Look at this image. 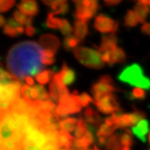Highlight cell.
Instances as JSON below:
<instances>
[{"label": "cell", "mask_w": 150, "mask_h": 150, "mask_svg": "<svg viewBox=\"0 0 150 150\" xmlns=\"http://www.w3.org/2000/svg\"><path fill=\"white\" fill-rule=\"evenodd\" d=\"M17 7L22 13L28 16L34 17L38 13V5L36 0H20Z\"/></svg>", "instance_id": "obj_12"}, {"label": "cell", "mask_w": 150, "mask_h": 150, "mask_svg": "<svg viewBox=\"0 0 150 150\" xmlns=\"http://www.w3.org/2000/svg\"><path fill=\"white\" fill-rule=\"evenodd\" d=\"M3 32H4V34H6V35H8V36H9V37L11 38L17 37V36L18 35V33L17 32L16 29H15L14 28L11 27L9 25H8V24H6L5 26L4 27Z\"/></svg>", "instance_id": "obj_35"}, {"label": "cell", "mask_w": 150, "mask_h": 150, "mask_svg": "<svg viewBox=\"0 0 150 150\" xmlns=\"http://www.w3.org/2000/svg\"><path fill=\"white\" fill-rule=\"evenodd\" d=\"M59 76L62 83L66 87L73 84L76 80V73L74 70L69 68L66 64H64L62 66Z\"/></svg>", "instance_id": "obj_13"}, {"label": "cell", "mask_w": 150, "mask_h": 150, "mask_svg": "<svg viewBox=\"0 0 150 150\" xmlns=\"http://www.w3.org/2000/svg\"><path fill=\"white\" fill-rule=\"evenodd\" d=\"M21 81L18 80L13 83L6 86H0V103L1 112L7 111L18 97L20 96L22 88Z\"/></svg>", "instance_id": "obj_4"}, {"label": "cell", "mask_w": 150, "mask_h": 150, "mask_svg": "<svg viewBox=\"0 0 150 150\" xmlns=\"http://www.w3.org/2000/svg\"><path fill=\"white\" fill-rule=\"evenodd\" d=\"M145 113L139 109L135 108L134 111L131 113H122L115 112L110 117V120L113 125L118 128L126 129L130 126L136 125L141 120L144 119Z\"/></svg>", "instance_id": "obj_7"}, {"label": "cell", "mask_w": 150, "mask_h": 150, "mask_svg": "<svg viewBox=\"0 0 150 150\" xmlns=\"http://www.w3.org/2000/svg\"><path fill=\"white\" fill-rule=\"evenodd\" d=\"M80 43V40L75 36L66 37L64 39V48L66 51H71L77 48V46Z\"/></svg>", "instance_id": "obj_29"}, {"label": "cell", "mask_w": 150, "mask_h": 150, "mask_svg": "<svg viewBox=\"0 0 150 150\" xmlns=\"http://www.w3.org/2000/svg\"><path fill=\"white\" fill-rule=\"evenodd\" d=\"M25 33L27 34L28 36L32 37V36H33V35L36 33V29H35V28L33 27V26H32V25L26 26V28H25Z\"/></svg>", "instance_id": "obj_37"}, {"label": "cell", "mask_w": 150, "mask_h": 150, "mask_svg": "<svg viewBox=\"0 0 150 150\" xmlns=\"http://www.w3.org/2000/svg\"><path fill=\"white\" fill-rule=\"evenodd\" d=\"M74 54L81 64L89 69H102L105 64L102 59L101 53L93 48L78 47L74 49Z\"/></svg>", "instance_id": "obj_3"}, {"label": "cell", "mask_w": 150, "mask_h": 150, "mask_svg": "<svg viewBox=\"0 0 150 150\" xmlns=\"http://www.w3.org/2000/svg\"><path fill=\"white\" fill-rule=\"evenodd\" d=\"M117 91L114 84H108L100 81H98L91 88L92 94L94 97L95 101L99 100L103 97L112 94L113 92Z\"/></svg>", "instance_id": "obj_10"}, {"label": "cell", "mask_w": 150, "mask_h": 150, "mask_svg": "<svg viewBox=\"0 0 150 150\" xmlns=\"http://www.w3.org/2000/svg\"><path fill=\"white\" fill-rule=\"evenodd\" d=\"M149 142H150V134H149Z\"/></svg>", "instance_id": "obj_48"}, {"label": "cell", "mask_w": 150, "mask_h": 150, "mask_svg": "<svg viewBox=\"0 0 150 150\" xmlns=\"http://www.w3.org/2000/svg\"><path fill=\"white\" fill-rule=\"evenodd\" d=\"M46 26L49 28H54V29H61L63 27V18H59L54 17V14L50 12L48 13L47 20H46Z\"/></svg>", "instance_id": "obj_22"}, {"label": "cell", "mask_w": 150, "mask_h": 150, "mask_svg": "<svg viewBox=\"0 0 150 150\" xmlns=\"http://www.w3.org/2000/svg\"><path fill=\"white\" fill-rule=\"evenodd\" d=\"M141 31L143 33L150 36V23H145L144 24H143L141 28Z\"/></svg>", "instance_id": "obj_40"}, {"label": "cell", "mask_w": 150, "mask_h": 150, "mask_svg": "<svg viewBox=\"0 0 150 150\" xmlns=\"http://www.w3.org/2000/svg\"><path fill=\"white\" fill-rule=\"evenodd\" d=\"M132 134L137 137L143 143L147 141V135L149 134V122L146 119H143L140 122L132 127Z\"/></svg>", "instance_id": "obj_14"}, {"label": "cell", "mask_w": 150, "mask_h": 150, "mask_svg": "<svg viewBox=\"0 0 150 150\" xmlns=\"http://www.w3.org/2000/svg\"><path fill=\"white\" fill-rule=\"evenodd\" d=\"M134 12L137 14L140 23L144 24L148 18V14L150 13L149 8L148 7V5H145L140 2H137L136 4L134 5Z\"/></svg>", "instance_id": "obj_19"}, {"label": "cell", "mask_w": 150, "mask_h": 150, "mask_svg": "<svg viewBox=\"0 0 150 150\" xmlns=\"http://www.w3.org/2000/svg\"><path fill=\"white\" fill-rule=\"evenodd\" d=\"M87 130H88L87 123L84 122V120L83 118H80L78 121L76 129L74 130V139H79L81 138H83L85 135Z\"/></svg>", "instance_id": "obj_27"}, {"label": "cell", "mask_w": 150, "mask_h": 150, "mask_svg": "<svg viewBox=\"0 0 150 150\" xmlns=\"http://www.w3.org/2000/svg\"><path fill=\"white\" fill-rule=\"evenodd\" d=\"M146 93L143 89V88H134V89L131 92H127L126 93V98L131 100V101H134V100H144L146 98Z\"/></svg>", "instance_id": "obj_25"}, {"label": "cell", "mask_w": 150, "mask_h": 150, "mask_svg": "<svg viewBox=\"0 0 150 150\" xmlns=\"http://www.w3.org/2000/svg\"><path fill=\"white\" fill-rule=\"evenodd\" d=\"M98 81L103 82V83H108V84H113L114 83L112 79H111V77L108 76V75H103V76L100 77V79H98Z\"/></svg>", "instance_id": "obj_39"}, {"label": "cell", "mask_w": 150, "mask_h": 150, "mask_svg": "<svg viewBox=\"0 0 150 150\" xmlns=\"http://www.w3.org/2000/svg\"><path fill=\"white\" fill-rule=\"evenodd\" d=\"M69 6L68 4V3H66L64 4L59 6L57 8V9L54 12H52V13H54V15H57V14H65V13H67L69 12Z\"/></svg>", "instance_id": "obj_36"}, {"label": "cell", "mask_w": 150, "mask_h": 150, "mask_svg": "<svg viewBox=\"0 0 150 150\" xmlns=\"http://www.w3.org/2000/svg\"><path fill=\"white\" fill-rule=\"evenodd\" d=\"M73 31H74V29L71 27L69 22L68 21L66 18H63V27L60 29L61 33L64 36H65V38L69 37V36H71V33H73Z\"/></svg>", "instance_id": "obj_32"}, {"label": "cell", "mask_w": 150, "mask_h": 150, "mask_svg": "<svg viewBox=\"0 0 150 150\" xmlns=\"http://www.w3.org/2000/svg\"><path fill=\"white\" fill-rule=\"evenodd\" d=\"M149 150H150V149H149Z\"/></svg>", "instance_id": "obj_50"}, {"label": "cell", "mask_w": 150, "mask_h": 150, "mask_svg": "<svg viewBox=\"0 0 150 150\" xmlns=\"http://www.w3.org/2000/svg\"><path fill=\"white\" fill-rule=\"evenodd\" d=\"M139 20L134 10H129L124 17V25L128 28H134L138 25Z\"/></svg>", "instance_id": "obj_24"}, {"label": "cell", "mask_w": 150, "mask_h": 150, "mask_svg": "<svg viewBox=\"0 0 150 150\" xmlns=\"http://www.w3.org/2000/svg\"><path fill=\"white\" fill-rule=\"evenodd\" d=\"M24 81H25V83H27V85L28 86H34V80H33V78H31V77H28V78H26L25 79H24Z\"/></svg>", "instance_id": "obj_42"}, {"label": "cell", "mask_w": 150, "mask_h": 150, "mask_svg": "<svg viewBox=\"0 0 150 150\" xmlns=\"http://www.w3.org/2000/svg\"><path fill=\"white\" fill-rule=\"evenodd\" d=\"M123 0H103V2L105 3V4L107 6H114L118 5V4H120Z\"/></svg>", "instance_id": "obj_41"}, {"label": "cell", "mask_w": 150, "mask_h": 150, "mask_svg": "<svg viewBox=\"0 0 150 150\" xmlns=\"http://www.w3.org/2000/svg\"><path fill=\"white\" fill-rule=\"evenodd\" d=\"M131 133L129 129H125V131L120 135V142L123 147L130 148L134 145V140L132 139Z\"/></svg>", "instance_id": "obj_30"}, {"label": "cell", "mask_w": 150, "mask_h": 150, "mask_svg": "<svg viewBox=\"0 0 150 150\" xmlns=\"http://www.w3.org/2000/svg\"><path fill=\"white\" fill-rule=\"evenodd\" d=\"M106 150H122L123 147L120 142L119 134L112 135L107 140V143L105 144Z\"/></svg>", "instance_id": "obj_23"}, {"label": "cell", "mask_w": 150, "mask_h": 150, "mask_svg": "<svg viewBox=\"0 0 150 150\" xmlns=\"http://www.w3.org/2000/svg\"><path fill=\"white\" fill-rule=\"evenodd\" d=\"M75 4L74 17L79 20L88 21L99 8L98 0H72Z\"/></svg>", "instance_id": "obj_6"}, {"label": "cell", "mask_w": 150, "mask_h": 150, "mask_svg": "<svg viewBox=\"0 0 150 150\" xmlns=\"http://www.w3.org/2000/svg\"><path fill=\"white\" fill-rule=\"evenodd\" d=\"M79 99H80V103L83 107H87L89 103L93 102V99L92 98V97H90V95H88L86 93H81L79 96Z\"/></svg>", "instance_id": "obj_34"}, {"label": "cell", "mask_w": 150, "mask_h": 150, "mask_svg": "<svg viewBox=\"0 0 150 150\" xmlns=\"http://www.w3.org/2000/svg\"><path fill=\"white\" fill-rule=\"evenodd\" d=\"M84 118L87 123H88L90 126H98V125H101V121L102 118L100 117V115L98 114V112H96L94 109H93L92 108H87L84 111Z\"/></svg>", "instance_id": "obj_18"}, {"label": "cell", "mask_w": 150, "mask_h": 150, "mask_svg": "<svg viewBox=\"0 0 150 150\" xmlns=\"http://www.w3.org/2000/svg\"><path fill=\"white\" fill-rule=\"evenodd\" d=\"M118 79L123 83L136 88L147 90L150 89V79L145 76L142 67L137 64L125 67L118 74Z\"/></svg>", "instance_id": "obj_2"}, {"label": "cell", "mask_w": 150, "mask_h": 150, "mask_svg": "<svg viewBox=\"0 0 150 150\" xmlns=\"http://www.w3.org/2000/svg\"><path fill=\"white\" fill-rule=\"evenodd\" d=\"M117 43H118V38L114 33L103 36L98 50L100 53L104 51H112L114 48H117Z\"/></svg>", "instance_id": "obj_15"}, {"label": "cell", "mask_w": 150, "mask_h": 150, "mask_svg": "<svg viewBox=\"0 0 150 150\" xmlns=\"http://www.w3.org/2000/svg\"><path fill=\"white\" fill-rule=\"evenodd\" d=\"M122 150H131V149H130V148H127V147H123Z\"/></svg>", "instance_id": "obj_45"}, {"label": "cell", "mask_w": 150, "mask_h": 150, "mask_svg": "<svg viewBox=\"0 0 150 150\" xmlns=\"http://www.w3.org/2000/svg\"><path fill=\"white\" fill-rule=\"evenodd\" d=\"M54 55L55 54L50 51H47V50H43V58H42V61L44 65H51L54 64L55 62V59H54Z\"/></svg>", "instance_id": "obj_31"}, {"label": "cell", "mask_w": 150, "mask_h": 150, "mask_svg": "<svg viewBox=\"0 0 150 150\" xmlns=\"http://www.w3.org/2000/svg\"><path fill=\"white\" fill-rule=\"evenodd\" d=\"M28 150H43V149H38V148H34V149H28Z\"/></svg>", "instance_id": "obj_46"}, {"label": "cell", "mask_w": 150, "mask_h": 150, "mask_svg": "<svg viewBox=\"0 0 150 150\" xmlns=\"http://www.w3.org/2000/svg\"><path fill=\"white\" fill-rule=\"evenodd\" d=\"M13 18L16 20L18 23H21L22 25H31L33 23V17L25 16L23 13H22L19 10H15L13 13Z\"/></svg>", "instance_id": "obj_28"}, {"label": "cell", "mask_w": 150, "mask_h": 150, "mask_svg": "<svg viewBox=\"0 0 150 150\" xmlns=\"http://www.w3.org/2000/svg\"><path fill=\"white\" fill-rule=\"evenodd\" d=\"M5 25H6V23H5V18H4V17L0 16V26L4 28Z\"/></svg>", "instance_id": "obj_43"}, {"label": "cell", "mask_w": 150, "mask_h": 150, "mask_svg": "<svg viewBox=\"0 0 150 150\" xmlns=\"http://www.w3.org/2000/svg\"><path fill=\"white\" fill-rule=\"evenodd\" d=\"M74 33L75 37L79 38L80 41L84 39L88 33V21L77 19L74 22Z\"/></svg>", "instance_id": "obj_17"}, {"label": "cell", "mask_w": 150, "mask_h": 150, "mask_svg": "<svg viewBox=\"0 0 150 150\" xmlns=\"http://www.w3.org/2000/svg\"><path fill=\"white\" fill-rule=\"evenodd\" d=\"M94 104L98 108V110L104 114L121 112L122 111L116 98L113 94H109L103 97L99 100L94 101Z\"/></svg>", "instance_id": "obj_8"}, {"label": "cell", "mask_w": 150, "mask_h": 150, "mask_svg": "<svg viewBox=\"0 0 150 150\" xmlns=\"http://www.w3.org/2000/svg\"><path fill=\"white\" fill-rule=\"evenodd\" d=\"M82 107L79 96L77 95V91L75 90L72 94L60 98L57 106V114L59 117H66L69 114L79 112Z\"/></svg>", "instance_id": "obj_5"}, {"label": "cell", "mask_w": 150, "mask_h": 150, "mask_svg": "<svg viewBox=\"0 0 150 150\" xmlns=\"http://www.w3.org/2000/svg\"><path fill=\"white\" fill-rule=\"evenodd\" d=\"M43 48L33 41H23L13 45L6 58V67L18 80L37 76L43 70Z\"/></svg>", "instance_id": "obj_1"}, {"label": "cell", "mask_w": 150, "mask_h": 150, "mask_svg": "<svg viewBox=\"0 0 150 150\" xmlns=\"http://www.w3.org/2000/svg\"><path fill=\"white\" fill-rule=\"evenodd\" d=\"M126 61V54L121 48H116L111 51V62L109 66L116 64H123Z\"/></svg>", "instance_id": "obj_20"}, {"label": "cell", "mask_w": 150, "mask_h": 150, "mask_svg": "<svg viewBox=\"0 0 150 150\" xmlns=\"http://www.w3.org/2000/svg\"><path fill=\"white\" fill-rule=\"evenodd\" d=\"M54 75H55V74H54L53 70H44V71H42L40 74H38L36 76V80L38 81V83L39 84H46L52 79H54Z\"/></svg>", "instance_id": "obj_26"}, {"label": "cell", "mask_w": 150, "mask_h": 150, "mask_svg": "<svg viewBox=\"0 0 150 150\" xmlns=\"http://www.w3.org/2000/svg\"><path fill=\"white\" fill-rule=\"evenodd\" d=\"M67 3V0H54V4L53 5L51 6V8H52V12H54V11L57 9V8L59 6L62 5V4H64Z\"/></svg>", "instance_id": "obj_38"}, {"label": "cell", "mask_w": 150, "mask_h": 150, "mask_svg": "<svg viewBox=\"0 0 150 150\" xmlns=\"http://www.w3.org/2000/svg\"><path fill=\"white\" fill-rule=\"evenodd\" d=\"M149 1H150V0H149Z\"/></svg>", "instance_id": "obj_49"}, {"label": "cell", "mask_w": 150, "mask_h": 150, "mask_svg": "<svg viewBox=\"0 0 150 150\" xmlns=\"http://www.w3.org/2000/svg\"><path fill=\"white\" fill-rule=\"evenodd\" d=\"M15 4V0H0V10L5 13L11 9Z\"/></svg>", "instance_id": "obj_33"}, {"label": "cell", "mask_w": 150, "mask_h": 150, "mask_svg": "<svg viewBox=\"0 0 150 150\" xmlns=\"http://www.w3.org/2000/svg\"><path fill=\"white\" fill-rule=\"evenodd\" d=\"M42 1H43L44 4L50 6V7L53 5V4H54V0H42Z\"/></svg>", "instance_id": "obj_44"}, {"label": "cell", "mask_w": 150, "mask_h": 150, "mask_svg": "<svg viewBox=\"0 0 150 150\" xmlns=\"http://www.w3.org/2000/svg\"><path fill=\"white\" fill-rule=\"evenodd\" d=\"M79 119L75 118H65L60 121V129L64 132H72L76 129Z\"/></svg>", "instance_id": "obj_21"}, {"label": "cell", "mask_w": 150, "mask_h": 150, "mask_svg": "<svg viewBox=\"0 0 150 150\" xmlns=\"http://www.w3.org/2000/svg\"><path fill=\"white\" fill-rule=\"evenodd\" d=\"M93 149H94V150H99L98 149V148H97V146H94V147H93Z\"/></svg>", "instance_id": "obj_47"}, {"label": "cell", "mask_w": 150, "mask_h": 150, "mask_svg": "<svg viewBox=\"0 0 150 150\" xmlns=\"http://www.w3.org/2000/svg\"><path fill=\"white\" fill-rule=\"evenodd\" d=\"M38 43L43 50L50 51L54 54H56L57 50L60 47V42L59 38L50 33L42 35L38 39Z\"/></svg>", "instance_id": "obj_11"}, {"label": "cell", "mask_w": 150, "mask_h": 150, "mask_svg": "<svg viewBox=\"0 0 150 150\" xmlns=\"http://www.w3.org/2000/svg\"><path fill=\"white\" fill-rule=\"evenodd\" d=\"M118 129V127H116L115 125H113L111 122L110 118H107L105 119L104 123H102L98 130L97 132V136L98 137H103L105 139H108L109 137L112 136V134L114 133V131Z\"/></svg>", "instance_id": "obj_16"}, {"label": "cell", "mask_w": 150, "mask_h": 150, "mask_svg": "<svg viewBox=\"0 0 150 150\" xmlns=\"http://www.w3.org/2000/svg\"><path fill=\"white\" fill-rule=\"evenodd\" d=\"M119 23L103 13L98 14L94 20V28L102 33H114L118 30Z\"/></svg>", "instance_id": "obj_9"}]
</instances>
